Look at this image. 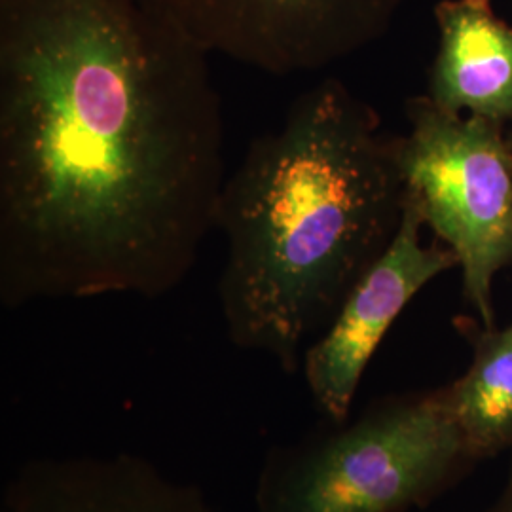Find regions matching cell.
<instances>
[{
  "instance_id": "cell-7",
  "label": "cell",
  "mask_w": 512,
  "mask_h": 512,
  "mask_svg": "<svg viewBox=\"0 0 512 512\" xmlns=\"http://www.w3.org/2000/svg\"><path fill=\"white\" fill-rule=\"evenodd\" d=\"M0 512H215L198 484L135 454L31 459L4 488Z\"/></svg>"
},
{
  "instance_id": "cell-9",
  "label": "cell",
  "mask_w": 512,
  "mask_h": 512,
  "mask_svg": "<svg viewBox=\"0 0 512 512\" xmlns=\"http://www.w3.org/2000/svg\"><path fill=\"white\" fill-rule=\"evenodd\" d=\"M473 361L444 385L446 403L469 456L478 461L512 452V321L471 334Z\"/></svg>"
},
{
  "instance_id": "cell-2",
  "label": "cell",
  "mask_w": 512,
  "mask_h": 512,
  "mask_svg": "<svg viewBox=\"0 0 512 512\" xmlns=\"http://www.w3.org/2000/svg\"><path fill=\"white\" fill-rule=\"evenodd\" d=\"M399 137L338 78L294 97L220 190V313L232 346L298 374L403 219Z\"/></svg>"
},
{
  "instance_id": "cell-8",
  "label": "cell",
  "mask_w": 512,
  "mask_h": 512,
  "mask_svg": "<svg viewBox=\"0 0 512 512\" xmlns=\"http://www.w3.org/2000/svg\"><path fill=\"white\" fill-rule=\"evenodd\" d=\"M427 97L452 114L512 122V27L490 0H442Z\"/></svg>"
},
{
  "instance_id": "cell-1",
  "label": "cell",
  "mask_w": 512,
  "mask_h": 512,
  "mask_svg": "<svg viewBox=\"0 0 512 512\" xmlns=\"http://www.w3.org/2000/svg\"><path fill=\"white\" fill-rule=\"evenodd\" d=\"M211 54L148 0H0V304L175 291L215 230Z\"/></svg>"
},
{
  "instance_id": "cell-10",
  "label": "cell",
  "mask_w": 512,
  "mask_h": 512,
  "mask_svg": "<svg viewBox=\"0 0 512 512\" xmlns=\"http://www.w3.org/2000/svg\"><path fill=\"white\" fill-rule=\"evenodd\" d=\"M486 512H512V452L511 463H509V473L505 478V484L501 488V492L497 495L492 507Z\"/></svg>"
},
{
  "instance_id": "cell-3",
  "label": "cell",
  "mask_w": 512,
  "mask_h": 512,
  "mask_svg": "<svg viewBox=\"0 0 512 512\" xmlns=\"http://www.w3.org/2000/svg\"><path fill=\"white\" fill-rule=\"evenodd\" d=\"M469 456L444 385L382 397L355 420L275 444L256 478V512H408L459 482Z\"/></svg>"
},
{
  "instance_id": "cell-5",
  "label": "cell",
  "mask_w": 512,
  "mask_h": 512,
  "mask_svg": "<svg viewBox=\"0 0 512 512\" xmlns=\"http://www.w3.org/2000/svg\"><path fill=\"white\" fill-rule=\"evenodd\" d=\"M211 55L317 73L382 37L404 0H148Z\"/></svg>"
},
{
  "instance_id": "cell-6",
  "label": "cell",
  "mask_w": 512,
  "mask_h": 512,
  "mask_svg": "<svg viewBox=\"0 0 512 512\" xmlns=\"http://www.w3.org/2000/svg\"><path fill=\"white\" fill-rule=\"evenodd\" d=\"M423 228L418 207L404 194L395 238L304 351L300 372L327 421L348 420L366 366L412 298L439 275L458 268V258L439 239L429 245L421 241Z\"/></svg>"
},
{
  "instance_id": "cell-4",
  "label": "cell",
  "mask_w": 512,
  "mask_h": 512,
  "mask_svg": "<svg viewBox=\"0 0 512 512\" xmlns=\"http://www.w3.org/2000/svg\"><path fill=\"white\" fill-rule=\"evenodd\" d=\"M406 118L404 194L458 258L478 327L495 329V277L512 264V139L503 124L446 112L427 95L406 103Z\"/></svg>"
}]
</instances>
